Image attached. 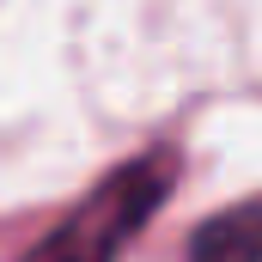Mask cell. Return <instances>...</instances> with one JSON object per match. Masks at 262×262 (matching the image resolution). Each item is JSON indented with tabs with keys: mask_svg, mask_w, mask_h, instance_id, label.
<instances>
[{
	"mask_svg": "<svg viewBox=\"0 0 262 262\" xmlns=\"http://www.w3.org/2000/svg\"><path fill=\"white\" fill-rule=\"evenodd\" d=\"M189 262H262V195L201 220L189 232Z\"/></svg>",
	"mask_w": 262,
	"mask_h": 262,
	"instance_id": "obj_2",
	"label": "cell"
},
{
	"mask_svg": "<svg viewBox=\"0 0 262 262\" xmlns=\"http://www.w3.org/2000/svg\"><path fill=\"white\" fill-rule=\"evenodd\" d=\"M171 183H177V159L165 146L128 159L122 171H110L92 195L79 201L25 262H122V250L140 238V226L159 213V201L171 195Z\"/></svg>",
	"mask_w": 262,
	"mask_h": 262,
	"instance_id": "obj_1",
	"label": "cell"
}]
</instances>
